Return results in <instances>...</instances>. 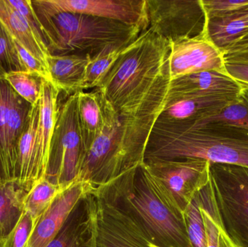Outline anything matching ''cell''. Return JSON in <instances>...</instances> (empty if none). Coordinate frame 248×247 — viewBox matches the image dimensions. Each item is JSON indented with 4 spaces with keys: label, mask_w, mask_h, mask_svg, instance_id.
Instances as JSON below:
<instances>
[{
    "label": "cell",
    "mask_w": 248,
    "mask_h": 247,
    "mask_svg": "<svg viewBox=\"0 0 248 247\" xmlns=\"http://www.w3.org/2000/svg\"><path fill=\"white\" fill-rule=\"evenodd\" d=\"M0 247H4V242L0 240Z\"/></svg>",
    "instance_id": "f35d334b"
},
{
    "label": "cell",
    "mask_w": 248,
    "mask_h": 247,
    "mask_svg": "<svg viewBox=\"0 0 248 247\" xmlns=\"http://www.w3.org/2000/svg\"><path fill=\"white\" fill-rule=\"evenodd\" d=\"M45 44L52 55L93 56L109 45H128L142 30L120 22L52 10L42 0L31 1Z\"/></svg>",
    "instance_id": "3957f363"
},
{
    "label": "cell",
    "mask_w": 248,
    "mask_h": 247,
    "mask_svg": "<svg viewBox=\"0 0 248 247\" xmlns=\"http://www.w3.org/2000/svg\"><path fill=\"white\" fill-rule=\"evenodd\" d=\"M39 112L40 107L39 102L37 104L33 106L30 120L19 141L16 180L23 187L27 177L33 153L39 124Z\"/></svg>",
    "instance_id": "4316f807"
},
{
    "label": "cell",
    "mask_w": 248,
    "mask_h": 247,
    "mask_svg": "<svg viewBox=\"0 0 248 247\" xmlns=\"http://www.w3.org/2000/svg\"><path fill=\"white\" fill-rule=\"evenodd\" d=\"M66 188H62L46 178L39 180L33 184L26 195L24 211L29 213L37 224L57 196Z\"/></svg>",
    "instance_id": "484cf974"
},
{
    "label": "cell",
    "mask_w": 248,
    "mask_h": 247,
    "mask_svg": "<svg viewBox=\"0 0 248 247\" xmlns=\"http://www.w3.org/2000/svg\"><path fill=\"white\" fill-rule=\"evenodd\" d=\"M149 247H161L157 246V245H155V244H153V242H149Z\"/></svg>",
    "instance_id": "74e56055"
},
{
    "label": "cell",
    "mask_w": 248,
    "mask_h": 247,
    "mask_svg": "<svg viewBox=\"0 0 248 247\" xmlns=\"http://www.w3.org/2000/svg\"><path fill=\"white\" fill-rule=\"evenodd\" d=\"M156 195L184 216L186 207L210 181L211 163L200 159L144 161L141 165Z\"/></svg>",
    "instance_id": "52a82bcc"
},
{
    "label": "cell",
    "mask_w": 248,
    "mask_h": 247,
    "mask_svg": "<svg viewBox=\"0 0 248 247\" xmlns=\"http://www.w3.org/2000/svg\"><path fill=\"white\" fill-rule=\"evenodd\" d=\"M201 204L199 192L184 212L186 232L193 247H206V232L201 214Z\"/></svg>",
    "instance_id": "f1b7e54d"
},
{
    "label": "cell",
    "mask_w": 248,
    "mask_h": 247,
    "mask_svg": "<svg viewBox=\"0 0 248 247\" xmlns=\"http://www.w3.org/2000/svg\"><path fill=\"white\" fill-rule=\"evenodd\" d=\"M32 108L0 75V181L16 179L19 141Z\"/></svg>",
    "instance_id": "8fae6325"
},
{
    "label": "cell",
    "mask_w": 248,
    "mask_h": 247,
    "mask_svg": "<svg viewBox=\"0 0 248 247\" xmlns=\"http://www.w3.org/2000/svg\"><path fill=\"white\" fill-rule=\"evenodd\" d=\"M243 87L227 73L205 71L170 81L168 98L183 96H235Z\"/></svg>",
    "instance_id": "e0dca14e"
},
{
    "label": "cell",
    "mask_w": 248,
    "mask_h": 247,
    "mask_svg": "<svg viewBox=\"0 0 248 247\" xmlns=\"http://www.w3.org/2000/svg\"><path fill=\"white\" fill-rule=\"evenodd\" d=\"M201 2L208 17L248 9V0H201Z\"/></svg>",
    "instance_id": "d6a6232c"
},
{
    "label": "cell",
    "mask_w": 248,
    "mask_h": 247,
    "mask_svg": "<svg viewBox=\"0 0 248 247\" xmlns=\"http://www.w3.org/2000/svg\"><path fill=\"white\" fill-rule=\"evenodd\" d=\"M246 50H248V49H246ZM244 51H245V50H244Z\"/></svg>",
    "instance_id": "ab89813d"
},
{
    "label": "cell",
    "mask_w": 248,
    "mask_h": 247,
    "mask_svg": "<svg viewBox=\"0 0 248 247\" xmlns=\"http://www.w3.org/2000/svg\"><path fill=\"white\" fill-rule=\"evenodd\" d=\"M29 191L18 181H0V240L4 242L24 213Z\"/></svg>",
    "instance_id": "603a6c76"
},
{
    "label": "cell",
    "mask_w": 248,
    "mask_h": 247,
    "mask_svg": "<svg viewBox=\"0 0 248 247\" xmlns=\"http://www.w3.org/2000/svg\"><path fill=\"white\" fill-rule=\"evenodd\" d=\"M201 203L237 247H248V168L211 164Z\"/></svg>",
    "instance_id": "8992f818"
},
{
    "label": "cell",
    "mask_w": 248,
    "mask_h": 247,
    "mask_svg": "<svg viewBox=\"0 0 248 247\" xmlns=\"http://www.w3.org/2000/svg\"><path fill=\"white\" fill-rule=\"evenodd\" d=\"M205 123L232 126L248 133V88H243L234 100L215 114L193 124Z\"/></svg>",
    "instance_id": "d4e9b609"
},
{
    "label": "cell",
    "mask_w": 248,
    "mask_h": 247,
    "mask_svg": "<svg viewBox=\"0 0 248 247\" xmlns=\"http://www.w3.org/2000/svg\"><path fill=\"white\" fill-rule=\"evenodd\" d=\"M238 95L183 96L167 98L166 107L157 120L181 124L198 123L224 108Z\"/></svg>",
    "instance_id": "2e32d148"
},
{
    "label": "cell",
    "mask_w": 248,
    "mask_h": 247,
    "mask_svg": "<svg viewBox=\"0 0 248 247\" xmlns=\"http://www.w3.org/2000/svg\"><path fill=\"white\" fill-rule=\"evenodd\" d=\"M168 94L169 88L163 87L117 111L107 102L104 129L84 155L76 181L99 188L140 168Z\"/></svg>",
    "instance_id": "6da1fadb"
},
{
    "label": "cell",
    "mask_w": 248,
    "mask_h": 247,
    "mask_svg": "<svg viewBox=\"0 0 248 247\" xmlns=\"http://www.w3.org/2000/svg\"><path fill=\"white\" fill-rule=\"evenodd\" d=\"M59 90L44 80L39 100V124L29 172L23 187L29 191L35 183L45 178L49 162L51 142L58 117Z\"/></svg>",
    "instance_id": "5bb4252c"
},
{
    "label": "cell",
    "mask_w": 248,
    "mask_h": 247,
    "mask_svg": "<svg viewBox=\"0 0 248 247\" xmlns=\"http://www.w3.org/2000/svg\"><path fill=\"white\" fill-rule=\"evenodd\" d=\"M4 79L22 98L32 106L40 100L44 78L29 71H14L4 75Z\"/></svg>",
    "instance_id": "83f0119b"
},
{
    "label": "cell",
    "mask_w": 248,
    "mask_h": 247,
    "mask_svg": "<svg viewBox=\"0 0 248 247\" xmlns=\"http://www.w3.org/2000/svg\"><path fill=\"white\" fill-rule=\"evenodd\" d=\"M169 41L150 29L124 49L98 89L115 110L144 98L169 77Z\"/></svg>",
    "instance_id": "277c9868"
},
{
    "label": "cell",
    "mask_w": 248,
    "mask_h": 247,
    "mask_svg": "<svg viewBox=\"0 0 248 247\" xmlns=\"http://www.w3.org/2000/svg\"><path fill=\"white\" fill-rule=\"evenodd\" d=\"M13 40L25 71L38 74L44 79L51 83L50 75H49V71L46 66H45L39 59L34 58L31 54L29 53L20 44L15 40L13 38Z\"/></svg>",
    "instance_id": "e575fe53"
},
{
    "label": "cell",
    "mask_w": 248,
    "mask_h": 247,
    "mask_svg": "<svg viewBox=\"0 0 248 247\" xmlns=\"http://www.w3.org/2000/svg\"><path fill=\"white\" fill-rule=\"evenodd\" d=\"M225 71L243 88H248V50L224 55Z\"/></svg>",
    "instance_id": "4dcf8cb0"
},
{
    "label": "cell",
    "mask_w": 248,
    "mask_h": 247,
    "mask_svg": "<svg viewBox=\"0 0 248 247\" xmlns=\"http://www.w3.org/2000/svg\"><path fill=\"white\" fill-rule=\"evenodd\" d=\"M85 154L77 110V94L68 96L58 109L45 178L66 188L76 181Z\"/></svg>",
    "instance_id": "ba28073f"
},
{
    "label": "cell",
    "mask_w": 248,
    "mask_h": 247,
    "mask_svg": "<svg viewBox=\"0 0 248 247\" xmlns=\"http://www.w3.org/2000/svg\"><path fill=\"white\" fill-rule=\"evenodd\" d=\"M206 36L224 55L246 50L248 9L229 14L207 16Z\"/></svg>",
    "instance_id": "d6986e66"
},
{
    "label": "cell",
    "mask_w": 248,
    "mask_h": 247,
    "mask_svg": "<svg viewBox=\"0 0 248 247\" xmlns=\"http://www.w3.org/2000/svg\"><path fill=\"white\" fill-rule=\"evenodd\" d=\"M77 94L78 122L86 153L104 129L107 101L98 88Z\"/></svg>",
    "instance_id": "44dd1931"
},
{
    "label": "cell",
    "mask_w": 248,
    "mask_h": 247,
    "mask_svg": "<svg viewBox=\"0 0 248 247\" xmlns=\"http://www.w3.org/2000/svg\"><path fill=\"white\" fill-rule=\"evenodd\" d=\"M46 247H97L94 192L81 200Z\"/></svg>",
    "instance_id": "ac0fdd59"
},
{
    "label": "cell",
    "mask_w": 248,
    "mask_h": 247,
    "mask_svg": "<svg viewBox=\"0 0 248 247\" xmlns=\"http://www.w3.org/2000/svg\"><path fill=\"white\" fill-rule=\"evenodd\" d=\"M57 11L80 13L149 29L147 0H42Z\"/></svg>",
    "instance_id": "4fadbf2b"
},
{
    "label": "cell",
    "mask_w": 248,
    "mask_h": 247,
    "mask_svg": "<svg viewBox=\"0 0 248 247\" xmlns=\"http://www.w3.org/2000/svg\"><path fill=\"white\" fill-rule=\"evenodd\" d=\"M90 55H52L46 59L51 83L60 92L71 96L82 91Z\"/></svg>",
    "instance_id": "ffe728a7"
},
{
    "label": "cell",
    "mask_w": 248,
    "mask_h": 247,
    "mask_svg": "<svg viewBox=\"0 0 248 247\" xmlns=\"http://www.w3.org/2000/svg\"><path fill=\"white\" fill-rule=\"evenodd\" d=\"M5 1L10 7H13L23 16L39 42L45 44L42 28L32 7L31 0H5Z\"/></svg>",
    "instance_id": "836d02e7"
},
{
    "label": "cell",
    "mask_w": 248,
    "mask_h": 247,
    "mask_svg": "<svg viewBox=\"0 0 248 247\" xmlns=\"http://www.w3.org/2000/svg\"><path fill=\"white\" fill-rule=\"evenodd\" d=\"M149 29L169 42L206 33L207 15L201 0H147Z\"/></svg>",
    "instance_id": "30bf717a"
},
{
    "label": "cell",
    "mask_w": 248,
    "mask_h": 247,
    "mask_svg": "<svg viewBox=\"0 0 248 247\" xmlns=\"http://www.w3.org/2000/svg\"><path fill=\"white\" fill-rule=\"evenodd\" d=\"M14 71H25L13 38L0 20V75Z\"/></svg>",
    "instance_id": "f546056e"
},
{
    "label": "cell",
    "mask_w": 248,
    "mask_h": 247,
    "mask_svg": "<svg viewBox=\"0 0 248 247\" xmlns=\"http://www.w3.org/2000/svg\"><path fill=\"white\" fill-rule=\"evenodd\" d=\"M36 225L31 216L24 211L13 232L4 241V247H26Z\"/></svg>",
    "instance_id": "1f68e13d"
},
{
    "label": "cell",
    "mask_w": 248,
    "mask_h": 247,
    "mask_svg": "<svg viewBox=\"0 0 248 247\" xmlns=\"http://www.w3.org/2000/svg\"><path fill=\"white\" fill-rule=\"evenodd\" d=\"M91 184L75 181L62 190L39 219L26 247H46L56 237L68 217L87 196L94 192Z\"/></svg>",
    "instance_id": "9a60e30c"
},
{
    "label": "cell",
    "mask_w": 248,
    "mask_h": 247,
    "mask_svg": "<svg viewBox=\"0 0 248 247\" xmlns=\"http://www.w3.org/2000/svg\"><path fill=\"white\" fill-rule=\"evenodd\" d=\"M127 46L128 45H109L93 56L90 55V60L83 81L82 91L89 88H97L101 85Z\"/></svg>",
    "instance_id": "cb8c5ba5"
},
{
    "label": "cell",
    "mask_w": 248,
    "mask_h": 247,
    "mask_svg": "<svg viewBox=\"0 0 248 247\" xmlns=\"http://www.w3.org/2000/svg\"><path fill=\"white\" fill-rule=\"evenodd\" d=\"M201 211L206 232L205 247H221L219 229L217 221L210 212L202 205V203L201 204Z\"/></svg>",
    "instance_id": "d590c367"
},
{
    "label": "cell",
    "mask_w": 248,
    "mask_h": 247,
    "mask_svg": "<svg viewBox=\"0 0 248 247\" xmlns=\"http://www.w3.org/2000/svg\"><path fill=\"white\" fill-rule=\"evenodd\" d=\"M203 160L248 168V133L217 123L181 124L156 121L144 161Z\"/></svg>",
    "instance_id": "7a4b0ae2"
},
{
    "label": "cell",
    "mask_w": 248,
    "mask_h": 247,
    "mask_svg": "<svg viewBox=\"0 0 248 247\" xmlns=\"http://www.w3.org/2000/svg\"><path fill=\"white\" fill-rule=\"evenodd\" d=\"M97 247H149L151 239L120 202L95 189Z\"/></svg>",
    "instance_id": "9c48e42d"
},
{
    "label": "cell",
    "mask_w": 248,
    "mask_h": 247,
    "mask_svg": "<svg viewBox=\"0 0 248 247\" xmlns=\"http://www.w3.org/2000/svg\"><path fill=\"white\" fill-rule=\"evenodd\" d=\"M217 224H218V229H219L220 240H221V247H237L234 245V242L230 239V236L223 230L222 228L220 226V225L218 223H217Z\"/></svg>",
    "instance_id": "8d00e7d4"
},
{
    "label": "cell",
    "mask_w": 248,
    "mask_h": 247,
    "mask_svg": "<svg viewBox=\"0 0 248 247\" xmlns=\"http://www.w3.org/2000/svg\"><path fill=\"white\" fill-rule=\"evenodd\" d=\"M169 43L168 73L170 81L201 71L226 73L224 55L210 42L206 33Z\"/></svg>",
    "instance_id": "7c38bea8"
},
{
    "label": "cell",
    "mask_w": 248,
    "mask_h": 247,
    "mask_svg": "<svg viewBox=\"0 0 248 247\" xmlns=\"http://www.w3.org/2000/svg\"><path fill=\"white\" fill-rule=\"evenodd\" d=\"M0 20L12 37L47 68L46 59L51 55L46 45L39 42L23 16L5 0H0Z\"/></svg>",
    "instance_id": "7402d4cb"
},
{
    "label": "cell",
    "mask_w": 248,
    "mask_h": 247,
    "mask_svg": "<svg viewBox=\"0 0 248 247\" xmlns=\"http://www.w3.org/2000/svg\"><path fill=\"white\" fill-rule=\"evenodd\" d=\"M120 202L137 219L152 242L161 247H193L183 216L156 195L142 167L96 188Z\"/></svg>",
    "instance_id": "5b68a950"
}]
</instances>
